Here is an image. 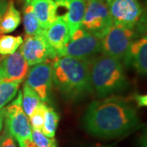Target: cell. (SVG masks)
Returning <instances> with one entry per match:
<instances>
[{
    "label": "cell",
    "instance_id": "6da1fadb",
    "mask_svg": "<svg viewBox=\"0 0 147 147\" xmlns=\"http://www.w3.org/2000/svg\"><path fill=\"white\" fill-rule=\"evenodd\" d=\"M139 124L136 108L129 100L115 95L92 102L83 119L86 131L104 139L121 137Z\"/></svg>",
    "mask_w": 147,
    "mask_h": 147
},
{
    "label": "cell",
    "instance_id": "7a4b0ae2",
    "mask_svg": "<svg viewBox=\"0 0 147 147\" xmlns=\"http://www.w3.org/2000/svg\"><path fill=\"white\" fill-rule=\"evenodd\" d=\"M53 84L69 99H79L92 92L89 61L57 56L52 61Z\"/></svg>",
    "mask_w": 147,
    "mask_h": 147
},
{
    "label": "cell",
    "instance_id": "3957f363",
    "mask_svg": "<svg viewBox=\"0 0 147 147\" xmlns=\"http://www.w3.org/2000/svg\"><path fill=\"white\" fill-rule=\"evenodd\" d=\"M89 67L92 92L98 97H107L127 89L129 83L119 60L102 53L90 60Z\"/></svg>",
    "mask_w": 147,
    "mask_h": 147
},
{
    "label": "cell",
    "instance_id": "277c9868",
    "mask_svg": "<svg viewBox=\"0 0 147 147\" xmlns=\"http://www.w3.org/2000/svg\"><path fill=\"white\" fill-rule=\"evenodd\" d=\"M22 92L18 91L15 100L3 109L5 128L18 143L20 147H26L33 142L32 127L21 106Z\"/></svg>",
    "mask_w": 147,
    "mask_h": 147
},
{
    "label": "cell",
    "instance_id": "5b68a950",
    "mask_svg": "<svg viewBox=\"0 0 147 147\" xmlns=\"http://www.w3.org/2000/svg\"><path fill=\"white\" fill-rule=\"evenodd\" d=\"M114 23L105 0H88L81 28L102 39Z\"/></svg>",
    "mask_w": 147,
    "mask_h": 147
},
{
    "label": "cell",
    "instance_id": "8992f818",
    "mask_svg": "<svg viewBox=\"0 0 147 147\" xmlns=\"http://www.w3.org/2000/svg\"><path fill=\"white\" fill-rule=\"evenodd\" d=\"M139 34L135 29L113 25L101 39V53L121 61Z\"/></svg>",
    "mask_w": 147,
    "mask_h": 147
},
{
    "label": "cell",
    "instance_id": "52a82bcc",
    "mask_svg": "<svg viewBox=\"0 0 147 147\" xmlns=\"http://www.w3.org/2000/svg\"><path fill=\"white\" fill-rule=\"evenodd\" d=\"M101 53V39L79 28L69 36L59 56H69L90 61Z\"/></svg>",
    "mask_w": 147,
    "mask_h": 147
},
{
    "label": "cell",
    "instance_id": "ba28073f",
    "mask_svg": "<svg viewBox=\"0 0 147 147\" xmlns=\"http://www.w3.org/2000/svg\"><path fill=\"white\" fill-rule=\"evenodd\" d=\"M115 26L135 29L145 14L139 0H105Z\"/></svg>",
    "mask_w": 147,
    "mask_h": 147
},
{
    "label": "cell",
    "instance_id": "9c48e42d",
    "mask_svg": "<svg viewBox=\"0 0 147 147\" xmlns=\"http://www.w3.org/2000/svg\"><path fill=\"white\" fill-rule=\"evenodd\" d=\"M29 66L52 61L57 54L47 42L45 30L34 36H26L20 49Z\"/></svg>",
    "mask_w": 147,
    "mask_h": 147
},
{
    "label": "cell",
    "instance_id": "30bf717a",
    "mask_svg": "<svg viewBox=\"0 0 147 147\" xmlns=\"http://www.w3.org/2000/svg\"><path fill=\"white\" fill-rule=\"evenodd\" d=\"M52 61L33 65L28 71L26 82L38 95L41 100L45 103L49 100L53 89V72Z\"/></svg>",
    "mask_w": 147,
    "mask_h": 147
},
{
    "label": "cell",
    "instance_id": "8fae6325",
    "mask_svg": "<svg viewBox=\"0 0 147 147\" xmlns=\"http://www.w3.org/2000/svg\"><path fill=\"white\" fill-rule=\"evenodd\" d=\"M29 71V65L21 54L16 51L0 59V81L21 83Z\"/></svg>",
    "mask_w": 147,
    "mask_h": 147
},
{
    "label": "cell",
    "instance_id": "7c38bea8",
    "mask_svg": "<svg viewBox=\"0 0 147 147\" xmlns=\"http://www.w3.org/2000/svg\"><path fill=\"white\" fill-rule=\"evenodd\" d=\"M124 65L139 74H147V34L137 37L132 42L125 57Z\"/></svg>",
    "mask_w": 147,
    "mask_h": 147
},
{
    "label": "cell",
    "instance_id": "4fadbf2b",
    "mask_svg": "<svg viewBox=\"0 0 147 147\" xmlns=\"http://www.w3.org/2000/svg\"><path fill=\"white\" fill-rule=\"evenodd\" d=\"M57 8L65 10L61 16L66 22L69 30V36L74 32L81 28L82 21L85 12L86 3L84 0H54Z\"/></svg>",
    "mask_w": 147,
    "mask_h": 147
},
{
    "label": "cell",
    "instance_id": "5bb4252c",
    "mask_svg": "<svg viewBox=\"0 0 147 147\" xmlns=\"http://www.w3.org/2000/svg\"><path fill=\"white\" fill-rule=\"evenodd\" d=\"M45 34L50 46L59 56L69 39V27L61 16H57L52 26L45 30Z\"/></svg>",
    "mask_w": 147,
    "mask_h": 147
},
{
    "label": "cell",
    "instance_id": "9a60e30c",
    "mask_svg": "<svg viewBox=\"0 0 147 147\" xmlns=\"http://www.w3.org/2000/svg\"><path fill=\"white\" fill-rule=\"evenodd\" d=\"M34 13L42 30L52 26L57 17V6L54 0H30Z\"/></svg>",
    "mask_w": 147,
    "mask_h": 147
},
{
    "label": "cell",
    "instance_id": "2e32d148",
    "mask_svg": "<svg viewBox=\"0 0 147 147\" xmlns=\"http://www.w3.org/2000/svg\"><path fill=\"white\" fill-rule=\"evenodd\" d=\"M21 15L12 0L8 1V5L0 21V34L11 33L20 26Z\"/></svg>",
    "mask_w": 147,
    "mask_h": 147
},
{
    "label": "cell",
    "instance_id": "e0dca14e",
    "mask_svg": "<svg viewBox=\"0 0 147 147\" xmlns=\"http://www.w3.org/2000/svg\"><path fill=\"white\" fill-rule=\"evenodd\" d=\"M23 25L26 36H34L43 30L34 13L30 0H24L23 6Z\"/></svg>",
    "mask_w": 147,
    "mask_h": 147
},
{
    "label": "cell",
    "instance_id": "ac0fdd59",
    "mask_svg": "<svg viewBox=\"0 0 147 147\" xmlns=\"http://www.w3.org/2000/svg\"><path fill=\"white\" fill-rule=\"evenodd\" d=\"M41 102L42 100L38 96V95L26 83H25L22 89L21 106L26 115L28 117H30L33 113V111L35 110V108Z\"/></svg>",
    "mask_w": 147,
    "mask_h": 147
},
{
    "label": "cell",
    "instance_id": "d6986e66",
    "mask_svg": "<svg viewBox=\"0 0 147 147\" xmlns=\"http://www.w3.org/2000/svg\"><path fill=\"white\" fill-rule=\"evenodd\" d=\"M21 83L0 81V110L16 97Z\"/></svg>",
    "mask_w": 147,
    "mask_h": 147
},
{
    "label": "cell",
    "instance_id": "ffe728a7",
    "mask_svg": "<svg viewBox=\"0 0 147 147\" xmlns=\"http://www.w3.org/2000/svg\"><path fill=\"white\" fill-rule=\"evenodd\" d=\"M60 116L57 111L51 106H47L44 114V122L42 125V132L49 138H54L57 128Z\"/></svg>",
    "mask_w": 147,
    "mask_h": 147
},
{
    "label": "cell",
    "instance_id": "44dd1931",
    "mask_svg": "<svg viewBox=\"0 0 147 147\" xmlns=\"http://www.w3.org/2000/svg\"><path fill=\"white\" fill-rule=\"evenodd\" d=\"M23 42V38L20 35L13 36L0 34V55L7 56L16 53Z\"/></svg>",
    "mask_w": 147,
    "mask_h": 147
},
{
    "label": "cell",
    "instance_id": "7402d4cb",
    "mask_svg": "<svg viewBox=\"0 0 147 147\" xmlns=\"http://www.w3.org/2000/svg\"><path fill=\"white\" fill-rule=\"evenodd\" d=\"M47 104L42 101L33 111L31 115L30 116V122L31 124L32 129L42 130L43 122H44V114L47 109Z\"/></svg>",
    "mask_w": 147,
    "mask_h": 147
},
{
    "label": "cell",
    "instance_id": "603a6c76",
    "mask_svg": "<svg viewBox=\"0 0 147 147\" xmlns=\"http://www.w3.org/2000/svg\"><path fill=\"white\" fill-rule=\"evenodd\" d=\"M32 138L37 147H52L53 143L55 142L54 138L46 137L42 131L32 129Z\"/></svg>",
    "mask_w": 147,
    "mask_h": 147
},
{
    "label": "cell",
    "instance_id": "cb8c5ba5",
    "mask_svg": "<svg viewBox=\"0 0 147 147\" xmlns=\"http://www.w3.org/2000/svg\"><path fill=\"white\" fill-rule=\"evenodd\" d=\"M0 147H16L14 138L6 128L0 136Z\"/></svg>",
    "mask_w": 147,
    "mask_h": 147
},
{
    "label": "cell",
    "instance_id": "d4e9b609",
    "mask_svg": "<svg viewBox=\"0 0 147 147\" xmlns=\"http://www.w3.org/2000/svg\"><path fill=\"white\" fill-rule=\"evenodd\" d=\"M136 30L138 32V34H146L147 33V11H145V14L142 18L140 23L136 28Z\"/></svg>",
    "mask_w": 147,
    "mask_h": 147
},
{
    "label": "cell",
    "instance_id": "484cf974",
    "mask_svg": "<svg viewBox=\"0 0 147 147\" xmlns=\"http://www.w3.org/2000/svg\"><path fill=\"white\" fill-rule=\"evenodd\" d=\"M132 99L136 101L139 107H147V94H135L132 96Z\"/></svg>",
    "mask_w": 147,
    "mask_h": 147
},
{
    "label": "cell",
    "instance_id": "4316f807",
    "mask_svg": "<svg viewBox=\"0 0 147 147\" xmlns=\"http://www.w3.org/2000/svg\"><path fill=\"white\" fill-rule=\"evenodd\" d=\"M138 143L140 147H147V127H146L142 132L138 140Z\"/></svg>",
    "mask_w": 147,
    "mask_h": 147
},
{
    "label": "cell",
    "instance_id": "83f0119b",
    "mask_svg": "<svg viewBox=\"0 0 147 147\" xmlns=\"http://www.w3.org/2000/svg\"><path fill=\"white\" fill-rule=\"evenodd\" d=\"M8 5V1L7 0H0V21L3 16L6 9Z\"/></svg>",
    "mask_w": 147,
    "mask_h": 147
},
{
    "label": "cell",
    "instance_id": "f1b7e54d",
    "mask_svg": "<svg viewBox=\"0 0 147 147\" xmlns=\"http://www.w3.org/2000/svg\"><path fill=\"white\" fill-rule=\"evenodd\" d=\"M3 110L0 111V132L2 131L3 128Z\"/></svg>",
    "mask_w": 147,
    "mask_h": 147
},
{
    "label": "cell",
    "instance_id": "f546056e",
    "mask_svg": "<svg viewBox=\"0 0 147 147\" xmlns=\"http://www.w3.org/2000/svg\"><path fill=\"white\" fill-rule=\"evenodd\" d=\"M52 147H57V143H56V142H53V145H52Z\"/></svg>",
    "mask_w": 147,
    "mask_h": 147
},
{
    "label": "cell",
    "instance_id": "4dcf8cb0",
    "mask_svg": "<svg viewBox=\"0 0 147 147\" xmlns=\"http://www.w3.org/2000/svg\"><path fill=\"white\" fill-rule=\"evenodd\" d=\"M144 1H145V3H146V4L147 6V0H144Z\"/></svg>",
    "mask_w": 147,
    "mask_h": 147
},
{
    "label": "cell",
    "instance_id": "1f68e13d",
    "mask_svg": "<svg viewBox=\"0 0 147 147\" xmlns=\"http://www.w3.org/2000/svg\"><path fill=\"white\" fill-rule=\"evenodd\" d=\"M103 147H110V146H103Z\"/></svg>",
    "mask_w": 147,
    "mask_h": 147
},
{
    "label": "cell",
    "instance_id": "d6a6232c",
    "mask_svg": "<svg viewBox=\"0 0 147 147\" xmlns=\"http://www.w3.org/2000/svg\"><path fill=\"white\" fill-rule=\"evenodd\" d=\"M86 1H88V0H86Z\"/></svg>",
    "mask_w": 147,
    "mask_h": 147
},
{
    "label": "cell",
    "instance_id": "836d02e7",
    "mask_svg": "<svg viewBox=\"0 0 147 147\" xmlns=\"http://www.w3.org/2000/svg\"><path fill=\"white\" fill-rule=\"evenodd\" d=\"M0 111H1V110H0Z\"/></svg>",
    "mask_w": 147,
    "mask_h": 147
}]
</instances>
